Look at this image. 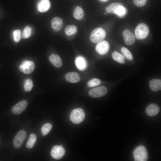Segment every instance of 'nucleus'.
<instances>
[{
	"label": "nucleus",
	"instance_id": "nucleus-1",
	"mask_svg": "<svg viewBox=\"0 0 161 161\" xmlns=\"http://www.w3.org/2000/svg\"><path fill=\"white\" fill-rule=\"evenodd\" d=\"M85 114L84 110L81 108H77L73 109L71 112L69 118L73 123L78 124L83 121Z\"/></svg>",
	"mask_w": 161,
	"mask_h": 161
},
{
	"label": "nucleus",
	"instance_id": "nucleus-2",
	"mask_svg": "<svg viewBox=\"0 0 161 161\" xmlns=\"http://www.w3.org/2000/svg\"><path fill=\"white\" fill-rule=\"evenodd\" d=\"M106 35V32L104 29L101 27L97 28L92 31L90 38L92 43H98L104 39Z\"/></svg>",
	"mask_w": 161,
	"mask_h": 161
},
{
	"label": "nucleus",
	"instance_id": "nucleus-3",
	"mask_svg": "<svg viewBox=\"0 0 161 161\" xmlns=\"http://www.w3.org/2000/svg\"><path fill=\"white\" fill-rule=\"evenodd\" d=\"M133 156L135 161H146L148 159V154L145 148L140 145L136 148L133 152Z\"/></svg>",
	"mask_w": 161,
	"mask_h": 161
},
{
	"label": "nucleus",
	"instance_id": "nucleus-4",
	"mask_svg": "<svg viewBox=\"0 0 161 161\" xmlns=\"http://www.w3.org/2000/svg\"><path fill=\"white\" fill-rule=\"evenodd\" d=\"M149 32L148 26L143 23H141L135 28V33L136 38L139 40L145 38L148 35Z\"/></svg>",
	"mask_w": 161,
	"mask_h": 161
},
{
	"label": "nucleus",
	"instance_id": "nucleus-5",
	"mask_svg": "<svg viewBox=\"0 0 161 161\" xmlns=\"http://www.w3.org/2000/svg\"><path fill=\"white\" fill-rule=\"evenodd\" d=\"M27 133L24 130L19 131L16 134L13 141L14 147L16 149L20 148L26 137Z\"/></svg>",
	"mask_w": 161,
	"mask_h": 161
},
{
	"label": "nucleus",
	"instance_id": "nucleus-6",
	"mask_svg": "<svg viewBox=\"0 0 161 161\" xmlns=\"http://www.w3.org/2000/svg\"><path fill=\"white\" fill-rule=\"evenodd\" d=\"M35 68V64L33 61H31L24 60L19 65L20 70L25 74L31 73Z\"/></svg>",
	"mask_w": 161,
	"mask_h": 161
},
{
	"label": "nucleus",
	"instance_id": "nucleus-7",
	"mask_svg": "<svg viewBox=\"0 0 161 161\" xmlns=\"http://www.w3.org/2000/svg\"><path fill=\"white\" fill-rule=\"evenodd\" d=\"M107 92V88L104 86H100L93 88L89 91V96L93 97H98L105 95Z\"/></svg>",
	"mask_w": 161,
	"mask_h": 161
},
{
	"label": "nucleus",
	"instance_id": "nucleus-8",
	"mask_svg": "<svg viewBox=\"0 0 161 161\" xmlns=\"http://www.w3.org/2000/svg\"><path fill=\"white\" fill-rule=\"evenodd\" d=\"M65 151L62 145L53 146L51 150L50 154L52 157L56 160L61 159L64 155Z\"/></svg>",
	"mask_w": 161,
	"mask_h": 161
},
{
	"label": "nucleus",
	"instance_id": "nucleus-9",
	"mask_svg": "<svg viewBox=\"0 0 161 161\" xmlns=\"http://www.w3.org/2000/svg\"><path fill=\"white\" fill-rule=\"evenodd\" d=\"M27 105L28 103L26 100H21L13 106L11 111L15 114H20L26 109Z\"/></svg>",
	"mask_w": 161,
	"mask_h": 161
},
{
	"label": "nucleus",
	"instance_id": "nucleus-10",
	"mask_svg": "<svg viewBox=\"0 0 161 161\" xmlns=\"http://www.w3.org/2000/svg\"><path fill=\"white\" fill-rule=\"evenodd\" d=\"M109 49V45L108 42L102 41L96 45L95 49L97 53L101 55L106 53Z\"/></svg>",
	"mask_w": 161,
	"mask_h": 161
},
{
	"label": "nucleus",
	"instance_id": "nucleus-11",
	"mask_svg": "<svg viewBox=\"0 0 161 161\" xmlns=\"http://www.w3.org/2000/svg\"><path fill=\"white\" fill-rule=\"evenodd\" d=\"M122 35L126 44L128 45L134 44L135 38L134 34L129 30L126 29L123 31Z\"/></svg>",
	"mask_w": 161,
	"mask_h": 161
},
{
	"label": "nucleus",
	"instance_id": "nucleus-12",
	"mask_svg": "<svg viewBox=\"0 0 161 161\" xmlns=\"http://www.w3.org/2000/svg\"><path fill=\"white\" fill-rule=\"evenodd\" d=\"M160 110V107L158 105L154 103H151L147 106L145 111L148 116L152 117L157 114Z\"/></svg>",
	"mask_w": 161,
	"mask_h": 161
},
{
	"label": "nucleus",
	"instance_id": "nucleus-13",
	"mask_svg": "<svg viewBox=\"0 0 161 161\" xmlns=\"http://www.w3.org/2000/svg\"><path fill=\"white\" fill-rule=\"evenodd\" d=\"M65 78L66 81L71 83H77L80 80L79 75L75 72H70L67 73L65 75Z\"/></svg>",
	"mask_w": 161,
	"mask_h": 161
},
{
	"label": "nucleus",
	"instance_id": "nucleus-14",
	"mask_svg": "<svg viewBox=\"0 0 161 161\" xmlns=\"http://www.w3.org/2000/svg\"><path fill=\"white\" fill-rule=\"evenodd\" d=\"M51 26L55 31H58L61 29L63 24V21L60 17H56L51 21Z\"/></svg>",
	"mask_w": 161,
	"mask_h": 161
},
{
	"label": "nucleus",
	"instance_id": "nucleus-15",
	"mask_svg": "<svg viewBox=\"0 0 161 161\" xmlns=\"http://www.w3.org/2000/svg\"><path fill=\"white\" fill-rule=\"evenodd\" d=\"M75 65L78 69L80 71L85 69L87 67V63L85 59L83 57L78 56L75 59Z\"/></svg>",
	"mask_w": 161,
	"mask_h": 161
},
{
	"label": "nucleus",
	"instance_id": "nucleus-16",
	"mask_svg": "<svg viewBox=\"0 0 161 161\" xmlns=\"http://www.w3.org/2000/svg\"><path fill=\"white\" fill-rule=\"evenodd\" d=\"M50 6L49 0H41L38 5V10L40 12H45L49 9Z\"/></svg>",
	"mask_w": 161,
	"mask_h": 161
},
{
	"label": "nucleus",
	"instance_id": "nucleus-17",
	"mask_svg": "<svg viewBox=\"0 0 161 161\" xmlns=\"http://www.w3.org/2000/svg\"><path fill=\"white\" fill-rule=\"evenodd\" d=\"M49 60L52 64L56 67L59 68L62 66V60L58 55L54 54H51L49 56Z\"/></svg>",
	"mask_w": 161,
	"mask_h": 161
},
{
	"label": "nucleus",
	"instance_id": "nucleus-18",
	"mask_svg": "<svg viewBox=\"0 0 161 161\" xmlns=\"http://www.w3.org/2000/svg\"><path fill=\"white\" fill-rule=\"evenodd\" d=\"M149 86L153 91L157 92L161 89V80L159 79H153L149 82Z\"/></svg>",
	"mask_w": 161,
	"mask_h": 161
},
{
	"label": "nucleus",
	"instance_id": "nucleus-19",
	"mask_svg": "<svg viewBox=\"0 0 161 161\" xmlns=\"http://www.w3.org/2000/svg\"><path fill=\"white\" fill-rule=\"evenodd\" d=\"M73 16L76 19L81 20L83 19L84 17V13L82 8L79 6H77L75 9Z\"/></svg>",
	"mask_w": 161,
	"mask_h": 161
},
{
	"label": "nucleus",
	"instance_id": "nucleus-20",
	"mask_svg": "<svg viewBox=\"0 0 161 161\" xmlns=\"http://www.w3.org/2000/svg\"><path fill=\"white\" fill-rule=\"evenodd\" d=\"M122 3L120 2H116L111 4L107 7L105 11L107 13L115 14V12L120 7L123 6Z\"/></svg>",
	"mask_w": 161,
	"mask_h": 161
},
{
	"label": "nucleus",
	"instance_id": "nucleus-21",
	"mask_svg": "<svg viewBox=\"0 0 161 161\" xmlns=\"http://www.w3.org/2000/svg\"><path fill=\"white\" fill-rule=\"evenodd\" d=\"M77 27L73 25H70L67 26L66 27L64 32L66 35L70 36L77 33Z\"/></svg>",
	"mask_w": 161,
	"mask_h": 161
},
{
	"label": "nucleus",
	"instance_id": "nucleus-22",
	"mask_svg": "<svg viewBox=\"0 0 161 161\" xmlns=\"http://www.w3.org/2000/svg\"><path fill=\"white\" fill-rule=\"evenodd\" d=\"M36 136L33 133L31 134L29 137L28 140L26 144V146L29 149L32 148L34 145L36 140Z\"/></svg>",
	"mask_w": 161,
	"mask_h": 161
},
{
	"label": "nucleus",
	"instance_id": "nucleus-23",
	"mask_svg": "<svg viewBox=\"0 0 161 161\" xmlns=\"http://www.w3.org/2000/svg\"><path fill=\"white\" fill-rule=\"evenodd\" d=\"M112 57L114 60L120 63L123 64L125 63L124 57L117 51H114L113 52Z\"/></svg>",
	"mask_w": 161,
	"mask_h": 161
},
{
	"label": "nucleus",
	"instance_id": "nucleus-24",
	"mask_svg": "<svg viewBox=\"0 0 161 161\" xmlns=\"http://www.w3.org/2000/svg\"><path fill=\"white\" fill-rule=\"evenodd\" d=\"M52 128V125L49 123L44 124L42 126L41 131L42 135L45 136L50 131Z\"/></svg>",
	"mask_w": 161,
	"mask_h": 161
},
{
	"label": "nucleus",
	"instance_id": "nucleus-25",
	"mask_svg": "<svg viewBox=\"0 0 161 161\" xmlns=\"http://www.w3.org/2000/svg\"><path fill=\"white\" fill-rule=\"evenodd\" d=\"M121 52L128 60L130 61L133 59V55L130 51L126 48L123 47L121 48Z\"/></svg>",
	"mask_w": 161,
	"mask_h": 161
},
{
	"label": "nucleus",
	"instance_id": "nucleus-26",
	"mask_svg": "<svg viewBox=\"0 0 161 161\" xmlns=\"http://www.w3.org/2000/svg\"><path fill=\"white\" fill-rule=\"evenodd\" d=\"M33 87V82L30 79L25 80L24 85V89L26 92H29L32 89Z\"/></svg>",
	"mask_w": 161,
	"mask_h": 161
},
{
	"label": "nucleus",
	"instance_id": "nucleus-27",
	"mask_svg": "<svg viewBox=\"0 0 161 161\" xmlns=\"http://www.w3.org/2000/svg\"><path fill=\"white\" fill-rule=\"evenodd\" d=\"M101 83V81L98 79L94 78L89 80L87 82L88 86L93 87L98 86Z\"/></svg>",
	"mask_w": 161,
	"mask_h": 161
},
{
	"label": "nucleus",
	"instance_id": "nucleus-28",
	"mask_svg": "<svg viewBox=\"0 0 161 161\" xmlns=\"http://www.w3.org/2000/svg\"><path fill=\"white\" fill-rule=\"evenodd\" d=\"M126 11L123 6L119 7L115 12V14L120 17L124 16L126 14Z\"/></svg>",
	"mask_w": 161,
	"mask_h": 161
},
{
	"label": "nucleus",
	"instance_id": "nucleus-29",
	"mask_svg": "<svg viewBox=\"0 0 161 161\" xmlns=\"http://www.w3.org/2000/svg\"><path fill=\"white\" fill-rule=\"evenodd\" d=\"M31 31V29L30 27L28 26L26 27L22 32V37L24 38H29L30 35Z\"/></svg>",
	"mask_w": 161,
	"mask_h": 161
},
{
	"label": "nucleus",
	"instance_id": "nucleus-30",
	"mask_svg": "<svg viewBox=\"0 0 161 161\" xmlns=\"http://www.w3.org/2000/svg\"><path fill=\"white\" fill-rule=\"evenodd\" d=\"M13 39L16 42H18L21 38V32L19 30H15L13 32Z\"/></svg>",
	"mask_w": 161,
	"mask_h": 161
},
{
	"label": "nucleus",
	"instance_id": "nucleus-31",
	"mask_svg": "<svg viewBox=\"0 0 161 161\" xmlns=\"http://www.w3.org/2000/svg\"><path fill=\"white\" fill-rule=\"evenodd\" d=\"M133 2L135 6L140 7L144 6L145 4L146 0H134Z\"/></svg>",
	"mask_w": 161,
	"mask_h": 161
},
{
	"label": "nucleus",
	"instance_id": "nucleus-32",
	"mask_svg": "<svg viewBox=\"0 0 161 161\" xmlns=\"http://www.w3.org/2000/svg\"><path fill=\"white\" fill-rule=\"evenodd\" d=\"M100 0L101 1L105 2L107 1L108 0Z\"/></svg>",
	"mask_w": 161,
	"mask_h": 161
},
{
	"label": "nucleus",
	"instance_id": "nucleus-33",
	"mask_svg": "<svg viewBox=\"0 0 161 161\" xmlns=\"http://www.w3.org/2000/svg\"><path fill=\"white\" fill-rule=\"evenodd\" d=\"M107 13L106 12L104 13V14L105 15H107Z\"/></svg>",
	"mask_w": 161,
	"mask_h": 161
}]
</instances>
